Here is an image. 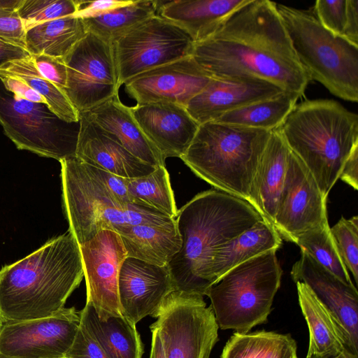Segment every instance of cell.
<instances>
[{
	"label": "cell",
	"mask_w": 358,
	"mask_h": 358,
	"mask_svg": "<svg viewBox=\"0 0 358 358\" xmlns=\"http://www.w3.org/2000/svg\"><path fill=\"white\" fill-rule=\"evenodd\" d=\"M191 55L213 78H257L301 96L311 80L276 3L268 0H251L213 35L194 43Z\"/></svg>",
	"instance_id": "cell-1"
},
{
	"label": "cell",
	"mask_w": 358,
	"mask_h": 358,
	"mask_svg": "<svg viewBox=\"0 0 358 358\" xmlns=\"http://www.w3.org/2000/svg\"><path fill=\"white\" fill-rule=\"evenodd\" d=\"M262 220L248 201L217 189L194 196L176 217L181 245L167 265L174 290L205 296L219 248Z\"/></svg>",
	"instance_id": "cell-2"
},
{
	"label": "cell",
	"mask_w": 358,
	"mask_h": 358,
	"mask_svg": "<svg viewBox=\"0 0 358 358\" xmlns=\"http://www.w3.org/2000/svg\"><path fill=\"white\" fill-rule=\"evenodd\" d=\"M84 277L79 244L67 233L0 270V322L52 316Z\"/></svg>",
	"instance_id": "cell-3"
},
{
	"label": "cell",
	"mask_w": 358,
	"mask_h": 358,
	"mask_svg": "<svg viewBox=\"0 0 358 358\" xmlns=\"http://www.w3.org/2000/svg\"><path fill=\"white\" fill-rule=\"evenodd\" d=\"M279 131L327 198L358 145V115L334 100H307L295 106Z\"/></svg>",
	"instance_id": "cell-4"
},
{
	"label": "cell",
	"mask_w": 358,
	"mask_h": 358,
	"mask_svg": "<svg viewBox=\"0 0 358 358\" xmlns=\"http://www.w3.org/2000/svg\"><path fill=\"white\" fill-rule=\"evenodd\" d=\"M271 133L214 121L206 122L199 125L180 159L215 189L250 204L251 186Z\"/></svg>",
	"instance_id": "cell-5"
},
{
	"label": "cell",
	"mask_w": 358,
	"mask_h": 358,
	"mask_svg": "<svg viewBox=\"0 0 358 358\" xmlns=\"http://www.w3.org/2000/svg\"><path fill=\"white\" fill-rule=\"evenodd\" d=\"M59 162L63 209L69 231L79 245L105 229L117 232L124 226L166 225L175 222L152 207L120 203L76 156Z\"/></svg>",
	"instance_id": "cell-6"
},
{
	"label": "cell",
	"mask_w": 358,
	"mask_h": 358,
	"mask_svg": "<svg viewBox=\"0 0 358 358\" xmlns=\"http://www.w3.org/2000/svg\"><path fill=\"white\" fill-rule=\"evenodd\" d=\"M293 48L311 80L345 101H358V46L321 25L313 14L276 3Z\"/></svg>",
	"instance_id": "cell-7"
},
{
	"label": "cell",
	"mask_w": 358,
	"mask_h": 358,
	"mask_svg": "<svg viewBox=\"0 0 358 358\" xmlns=\"http://www.w3.org/2000/svg\"><path fill=\"white\" fill-rule=\"evenodd\" d=\"M276 251L237 265L209 287L206 296L219 329L245 334L267 322L282 274Z\"/></svg>",
	"instance_id": "cell-8"
},
{
	"label": "cell",
	"mask_w": 358,
	"mask_h": 358,
	"mask_svg": "<svg viewBox=\"0 0 358 358\" xmlns=\"http://www.w3.org/2000/svg\"><path fill=\"white\" fill-rule=\"evenodd\" d=\"M0 124L19 150L59 162L76 156L80 121L67 122L46 103L15 97L1 79Z\"/></svg>",
	"instance_id": "cell-9"
},
{
	"label": "cell",
	"mask_w": 358,
	"mask_h": 358,
	"mask_svg": "<svg viewBox=\"0 0 358 358\" xmlns=\"http://www.w3.org/2000/svg\"><path fill=\"white\" fill-rule=\"evenodd\" d=\"M166 358H209L218 341V325L203 296L173 290L152 315Z\"/></svg>",
	"instance_id": "cell-10"
},
{
	"label": "cell",
	"mask_w": 358,
	"mask_h": 358,
	"mask_svg": "<svg viewBox=\"0 0 358 358\" xmlns=\"http://www.w3.org/2000/svg\"><path fill=\"white\" fill-rule=\"evenodd\" d=\"M119 84L190 56L194 42L181 28L156 14L113 41Z\"/></svg>",
	"instance_id": "cell-11"
},
{
	"label": "cell",
	"mask_w": 358,
	"mask_h": 358,
	"mask_svg": "<svg viewBox=\"0 0 358 358\" xmlns=\"http://www.w3.org/2000/svg\"><path fill=\"white\" fill-rule=\"evenodd\" d=\"M64 61L67 82L63 91L79 113L118 94L120 85L112 41L87 31Z\"/></svg>",
	"instance_id": "cell-12"
},
{
	"label": "cell",
	"mask_w": 358,
	"mask_h": 358,
	"mask_svg": "<svg viewBox=\"0 0 358 358\" xmlns=\"http://www.w3.org/2000/svg\"><path fill=\"white\" fill-rule=\"evenodd\" d=\"M80 323V310L64 308L47 317L0 322V357L66 358Z\"/></svg>",
	"instance_id": "cell-13"
},
{
	"label": "cell",
	"mask_w": 358,
	"mask_h": 358,
	"mask_svg": "<svg viewBox=\"0 0 358 358\" xmlns=\"http://www.w3.org/2000/svg\"><path fill=\"white\" fill-rule=\"evenodd\" d=\"M79 247L86 283V303L94 307L102 321L122 316L117 284L127 252L120 235L111 230H102Z\"/></svg>",
	"instance_id": "cell-14"
},
{
	"label": "cell",
	"mask_w": 358,
	"mask_h": 358,
	"mask_svg": "<svg viewBox=\"0 0 358 358\" xmlns=\"http://www.w3.org/2000/svg\"><path fill=\"white\" fill-rule=\"evenodd\" d=\"M326 203L312 174L291 151L275 229L281 238L295 243L304 232L328 222Z\"/></svg>",
	"instance_id": "cell-15"
},
{
	"label": "cell",
	"mask_w": 358,
	"mask_h": 358,
	"mask_svg": "<svg viewBox=\"0 0 358 358\" xmlns=\"http://www.w3.org/2000/svg\"><path fill=\"white\" fill-rule=\"evenodd\" d=\"M212 78L190 55L142 73L124 85L138 105L170 102L185 106Z\"/></svg>",
	"instance_id": "cell-16"
},
{
	"label": "cell",
	"mask_w": 358,
	"mask_h": 358,
	"mask_svg": "<svg viewBox=\"0 0 358 358\" xmlns=\"http://www.w3.org/2000/svg\"><path fill=\"white\" fill-rule=\"evenodd\" d=\"M167 266H159L127 257L118 275L117 292L122 315L131 323L157 312L173 291Z\"/></svg>",
	"instance_id": "cell-17"
},
{
	"label": "cell",
	"mask_w": 358,
	"mask_h": 358,
	"mask_svg": "<svg viewBox=\"0 0 358 358\" xmlns=\"http://www.w3.org/2000/svg\"><path fill=\"white\" fill-rule=\"evenodd\" d=\"M285 92L280 87L252 77L213 78L185 108L200 125L224 113Z\"/></svg>",
	"instance_id": "cell-18"
},
{
	"label": "cell",
	"mask_w": 358,
	"mask_h": 358,
	"mask_svg": "<svg viewBox=\"0 0 358 358\" xmlns=\"http://www.w3.org/2000/svg\"><path fill=\"white\" fill-rule=\"evenodd\" d=\"M136 122L166 159L180 158L192 142L199 124L185 106L157 102L131 107Z\"/></svg>",
	"instance_id": "cell-19"
},
{
	"label": "cell",
	"mask_w": 358,
	"mask_h": 358,
	"mask_svg": "<svg viewBox=\"0 0 358 358\" xmlns=\"http://www.w3.org/2000/svg\"><path fill=\"white\" fill-rule=\"evenodd\" d=\"M293 281L306 284L338 318L348 331L358 350V292L318 264L307 253L301 251L300 259L293 265Z\"/></svg>",
	"instance_id": "cell-20"
},
{
	"label": "cell",
	"mask_w": 358,
	"mask_h": 358,
	"mask_svg": "<svg viewBox=\"0 0 358 358\" xmlns=\"http://www.w3.org/2000/svg\"><path fill=\"white\" fill-rule=\"evenodd\" d=\"M80 123L76 157L83 162L124 178L145 176L155 169L108 138L82 113Z\"/></svg>",
	"instance_id": "cell-21"
},
{
	"label": "cell",
	"mask_w": 358,
	"mask_h": 358,
	"mask_svg": "<svg viewBox=\"0 0 358 358\" xmlns=\"http://www.w3.org/2000/svg\"><path fill=\"white\" fill-rule=\"evenodd\" d=\"M80 113L140 160L155 168L165 166L164 158L136 122L131 107L122 103L118 94L89 111Z\"/></svg>",
	"instance_id": "cell-22"
},
{
	"label": "cell",
	"mask_w": 358,
	"mask_h": 358,
	"mask_svg": "<svg viewBox=\"0 0 358 358\" xmlns=\"http://www.w3.org/2000/svg\"><path fill=\"white\" fill-rule=\"evenodd\" d=\"M251 0L158 1V15L183 29L194 43L213 35Z\"/></svg>",
	"instance_id": "cell-23"
},
{
	"label": "cell",
	"mask_w": 358,
	"mask_h": 358,
	"mask_svg": "<svg viewBox=\"0 0 358 358\" xmlns=\"http://www.w3.org/2000/svg\"><path fill=\"white\" fill-rule=\"evenodd\" d=\"M290 152L279 129L272 131L250 189V204L273 227Z\"/></svg>",
	"instance_id": "cell-24"
},
{
	"label": "cell",
	"mask_w": 358,
	"mask_h": 358,
	"mask_svg": "<svg viewBox=\"0 0 358 358\" xmlns=\"http://www.w3.org/2000/svg\"><path fill=\"white\" fill-rule=\"evenodd\" d=\"M299 303L309 330L306 356L333 358L344 350L358 355L351 337L333 313L304 283L296 282Z\"/></svg>",
	"instance_id": "cell-25"
},
{
	"label": "cell",
	"mask_w": 358,
	"mask_h": 358,
	"mask_svg": "<svg viewBox=\"0 0 358 358\" xmlns=\"http://www.w3.org/2000/svg\"><path fill=\"white\" fill-rule=\"evenodd\" d=\"M281 245L282 238L278 231L266 221H258L217 251L210 267L213 285L237 265L268 250H278Z\"/></svg>",
	"instance_id": "cell-26"
},
{
	"label": "cell",
	"mask_w": 358,
	"mask_h": 358,
	"mask_svg": "<svg viewBox=\"0 0 358 358\" xmlns=\"http://www.w3.org/2000/svg\"><path fill=\"white\" fill-rule=\"evenodd\" d=\"M131 257L164 266L178 252L181 245L176 221L166 225L124 226L117 231Z\"/></svg>",
	"instance_id": "cell-27"
},
{
	"label": "cell",
	"mask_w": 358,
	"mask_h": 358,
	"mask_svg": "<svg viewBox=\"0 0 358 358\" xmlns=\"http://www.w3.org/2000/svg\"><path fill=\"white\" fill-rule=\"evenodd\" d=\"M80 320L93 333L110 358H141L143 345L136 324L123 315L101 320L94 307L86 303Z\"/></svg>",
	"instance_id": "cell-28"
},
{
	"label": "cell",
	"mask_w": 358,
	"mask_h": 358,
	"mask_svg": "<svg viewBox=\"0 0 358 358\" xmlns=\"http://www.w3.org/2000/svg\"><path fill=\"white\" fill-rule=\"evenodd\" d=\"M87 33L83 19L74 15L47 21L26 29L25 50L64 59Z\"/></svg>",
	"instance_id": "cell-29"
},
{
	"label": "cell",
	"mask_w": 358,
	"mask_h": 358,
	"mask_svg": "<svg viewBox=\"0 0 358 358\" xmlns=\"http://www.w3.org/2000/svg\"><path fill=\"white\" fill-rule=\"evenodd\" d=\"M300 97L296 93L285 91L273 97L227 112L214 122L272 131L282 126Z\"/></svg>",
	"instance_id": "cell-30"
},
{
	"label": "cell",
	"mask_w": 358,
	"mask_h": 358,
	"mask_svg": "<svg viewBox=\"0 0 358 358\" xmlns=\"http://www.w3.org/2000/svg\"><path fill=\"white\" fill-rule=\"evenodd\" d=\"M220 358H298L297 345L289 334L265 330L235 332L225 344Z\"/></svg>",
	"instance_id": "cell-31"
},
{
	"label": "cell",
	"mask_w": 358,
	"mask_h": 358,
	"mask_svg": "<svg viewBox=\"0 0 358 358\" xmlns=\"http://www.w3.org/2000/svg\"><path fill=\"white\" fill-rule=\"evenodd\" d=\"M0 72L12 75L24 80L42 96L49 108L60 119L67 122L80 121V113L69 101L64 91L43 78L36 69L31 55L22 59L14 60L0 67Z\"/></svg>",
	"instance_id": "cell-32"
},
{
	"label": "cell",
	"mask_w": 358,
	"mask_h": 358,
	"mask_svg": "<svg viewBox=\"0 0 358 358\" xmlns=\"http://www.w3.org/2000/svg\"><path fill=\"white\" fill-rule=\"evenodd\" d=\"M158 1H134L94 17L83 19L87 31L113 41L124 32L157 14Z\"/></svg>",
	"instance_id": "cell-33"
},
{
	"label": "cell",
	"mask_w": 358,
	"mask_h": 358,
	"mask_svg": "<svg viewBox=\"0 0 358 358\" xmlns=\"http://www.w3.org/2000/svg\"><path fill=\"white\" fill-rule=\"evenodd\" d=\"M125 180L128 192L136 203L152 207L176 219L178 210L165 166H158L147 176Z\"/></svg>",
	"instance_id": "cell-34"
},
{
	"label": "cell",
	"mask_w": 358,
	"mask_h": 358,
	"mask_svg": "<svg viewBox=\"0 0 358 358\" xmlns=\"http://www.w3.org/2000/svg\"><path fill=\"white\" fill-rule=\"evenodd\" d=\"M294 243L342 282L354 285L336 250L328 222L304 232Z\"/></svg>",
	"instance_id": "cell-35"
},
{
	"label": "cell",
	"mask_w": 358,
	"mask_h": 358,
	"mask_svg": "<svg viewBox=\"0 0 358 358\" xmlns=\"http://www.w3.org/2000/svg\"><path fill=\"white\" fill-rule=\"evenodd\" d=\"M76 0H23L17 10L25 29L37 24L74 15L79 8Z\"/></svg>",
	"instance_id": "cell-36"
},
{
	"label": "cell",
	"mask_w": 358,
	"mask_h": 358,
	"mask_svg": "<svg viewBox=\"0 0 358 358\" xmlns=\"http://www.w3.org/2000/svg\"><path fill=\"white\" fill-rule=\"evenodd\" d=\"M330 233L340 258L348 271L358 282V217H343L330 228Z\"/></svg>",
	"instance_id": "cell-37"
},
{
	"label": "cell",
	"mask_w": 358,
	"mask_h": 358,
	"mask_svg": "<svg viewBox=\"0 0 358 358\" xmlns=\"http://www.w3.org/2000/svg\"><path fill=\"white\" fill-rule=\"evenodd\" d=\"M313 13L322 27L343 38L348 20V0H317Z\"/></svg>",
	"instance_id": "cell-38"
},
{
	"label": "cell",
	"mask_w": 358,
	"mask_h": 358,
	"mask_svg": "<svg viewBox=\"0 0 358 358\" xmlns=\"http://www.w3.org/2000/svg\"><path fill=\"white\" fill-rule=\"evenodd\" d=\"M66 358H110L87 325L80 320L73 345Z\"/></svg>",
	"instance_id": "cell-39"
},
{
	"label": "cell",
	"mask_w": 358,
	"mask_h": 358,
	"mask_svg": "<svg viewBox=\"0 0 358 358\" xmlns=\"http://www.w3.org/2000/svg\"><path fill=\"white\" fill-rule=\"evenodd\" d=\"M31 56L41 75L63 91L67 82V70L64 59L46 55Z\"/></svg>",
	"instance_id": "cell-40"
},
{
	"label": "cell",
	"mask_w": 358,
	"mask_h": 358,
	"mask_svg": "<svg viewBox=\"0 0 358 358\" xmlns=\"http://www.w3.org/2000/svg\"><path fill=\"white\" fill-rule=\"evenodd\" d=\"M25 32L17 10L0 9V39L25 49Z\"/></svg>",
	"instance_id": "cell-41"
},
{
	"label": "cell",
	"mask_w": 358,
	"mask_h": 358,
	"mask_svg": "<svg viewBox=\"0 0 358 358\" xmlns=\"http://www.w3.org/2000/svg\"><path fill=\"white\" fill-rule=\"evenodd\" d=\"M86 164V163H85ZM90 172L99 178L117 199L124 205L136 203L126 186L125 178L86 164Z\"/></svg>",
	"instance_id": "cell-42"
},
{
	"label": "cell",
	"mask_w": 358,
	"mask_h": 358,
	"mask_svg": "<svg viewBox=\"0 0 358 358\" xmlns=\"http://www.w3.org/2000/svg\"><path fill=\"white\" fill-rule=\"evenodd\" d=\"M133 0L80 1L79 8L75 17L87 19L99 16L116 8L128 6Z\"/></svg>",
	"instance_id": "cell-43"
},
{
	"label": "cell",
	"mask_w": 358,
	"mask_h": 358,
	"mask_svg": "<svg viewBox=\"0 0 358 358\" xmlns=\"http://www.w3.org/2000/svg\"><path fill=\"white\" fill-rule=\"evenodd\" d=\"M0 79L4 87L15 97L32 102L46 103L42 96L19 78L0 72Z\"/></svg>",
	"instance_id": "cell-44"
},
{
	"label": "cell",
	"mask_w": 358,
	"mask_h": 358,
	"mask_svg": "<svg viewBox=\"0 0 358 358\" xmlns=\"http://www.w3.org/2000/svg\"><path fill=\"white\" fill-rule=\"evenodd\" d=\"M339 179L350 185L355 190L358 189V145L352 149L345 160Z\"/></svg>",
	"instance_id": "cell-45"
},
{
	"label": "cell",
	"mask_w": 358,
	"mask_h": 358,
	"mask_svg": "<svg viewBox=\"0 0 358 358\" xmlns=\"http://www.w3.org/2000/svg\"><path fill=\"white\" fill-rule=\"evenodd\" d=\"M343 38L358 46V1L348 0V20Z\"/></svg>",
	"instance_id": "cell-46"
},
{
	"label": "cell",
	"mask_w": 358,
	"mask_h": 358,
	"mask_svg": "<svg viewBox=\"0 0 358 358\" xmlns=\"http://www.w3.org/2000/svg\"><path fill=\"white\" fill-rule=\"evenodd\" d=\"M29 55L25 49L0 39V67L9 62L24 59Z\"/></svg>",
	"instance_id": "cell-47"
},
{
	"label": "cell",
	"mask_w": 358,
	"mask_h": 358,
	"mask_svg": "<svg viewBox=\"0 0 358 358\" xmlns=\"http://www.w3.org/2000/svg\"><path fill=\"white\" fill-rule=\"evenodd\" d=\"M152 343L150 358H166L161 339L157 329L150 325Z\"/></svg>",
	"instance_id": "cell-48"
},
{
	"label": "cell",
	"mask_w": 358,
	"mask_h": 358,
	"mask_svg": "<svg viewBox=\"0 0 358 358\" xmlns=\"http://www.w3.org/2000/svg\"><path fill=\"white\" fill-rule=\"evenodd\" d=\"M23 0H0V9L17 10Z\"/></svg>",
	"instance_id": "cell-49"
},
{
	"label": "cell",
	"mask_w": 358,
	"mask_h": 358,
	"mask_svg": "<svg viewBox=\"0 0 358 358\" xmlns=\"http://www.w3.org/2000/svg\"><path fill=\"white\" fill-rule=\"evenodd\" d=\"M333 358H358V355L354 354L349 350H344Z\"/></svg>",
	"instance_id": "cell-50"
},
{
	"label": "cell",
	"mask_w": 358,
	"mask_h": 358,
	"mask_svg": "<svg viewBox=\"0 0 358 358\" xmlns=\"http://www.w3.org/2000/svg\"><path fill=\"white\" fill-rule=\"evenodd\" d=\"M306 358H328V357H320V356H317V355H311V356H306Z\"/></svg>",
	"instance_id": "cell-51"
},
{
	"label": "cell",
	"mask_w": 358,
	"mask_h": 358,
	"mask_svg": "<svg viewBox=\"0 0 358 358\" xmlns=\"http://www.w3.org/2000/svg\"><path fill=\"white\" fill-rule=\"evenodd\" d=\"M0 358H7V357H0Z\"/></svg>",
	"instance_id": "cell-52"
}]
</instances>
